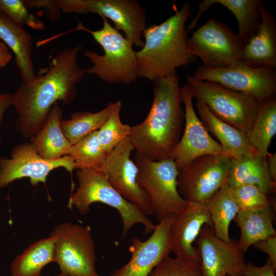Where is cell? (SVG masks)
Masks as SVG:
<instances>
[{
  "label": "cell",
  "instance_id": "6da1fadb",
  "mask_svg": "<svg viewBox=\"0 0 276 276\" xmlns=\"http://www.w3.org/2000/svg\"><path fill=\"white\" fill-rule=\"evenodd\" d=\"M81 49L77 44L59 51L43 75L22 81L13 95L17 114L15 128L25 139L38 132L58 101L68 105L77 96V86L86 74L78 62Z\"/></svg>",
  "mask_w": 276,
  "mask_h": 276
},
{
  "label": "cell",
  "instance_id": "7a4b0ae2",
  "mask_svg": "<svg viewBox=\"0 0 276 276\" xmlns=\"http://www.w3.org/2000/svg\"><path fill=\"white\" fill-rule=\"evenodd\" d=\"M153 83L149 113L143 122L131 127L129 138L135 152L161 160L170 158L180 139L185 111L176 70Z\"/></svg>",
  "mask_w": 276,
  "mask_h": 276
},
{
  "label": "cell",
  "instance_id": "3957f363",
  "mask_svg": "<svg viewBox=\"0 0 276 276\" xmlns=\"http://www.w3.org/2000/svg\"><path fill=\"white\" fill-rule=\"evenodd\" d=\"M191 14L186 3L162 24L147 26L144 45L136 52L139 78L153 82L196 61L189 50L185 25Z\"/></svg>",
  "mask_w": 276,
  "mask_h": 276
},
{
  "label": "cell",
  "instance_id": "277c9868",
  "mask_svg": "<svg viewBox=\"0 0 276 276\" xmlns=\"http://www.w3.org/2000/svg\"><path fill=\"white\" fill-rule=\"evenodd\" d=\"M102 18L103 24L100 30H90L81 22L74 29L90 33L104 52L103 55L91 50L84 52V56L93 64V66L85 69V72L97 76L106 83L130 84L139 78L137 52L129 40L107 19Z\"/></svg>",
  "mask_w": 276,
  "mask_h": 276
},
{
  "label": "cell",
  "instance_id": "5b68a950",
  "mask_svg": "<svg viewBox=\"0 0 276 276\" xmlns=\"http://www.w3.org/2000/svg\"><path fill=\"white\" fill-rule=\"evenodd\" d=\"M76 176L78 187L71 195L68 208L75 206L79 213L85 215L89 212L91 204L101 202L119 212L123 224L122 237L138 223L144 226V234L153 232L155 225L137 206L127 201L115 190L101 171L79 169Z\"/></svg>",
  "mask_w": 276,
  "mask_h": 276
},
{
  "label": "cell",
  "instance_id": "8992f818",
  "mask_svg": "<svg viewBox=\"0 0 276 276\" xmlns=\"http://www.w3.org/2000/svg\"><path fill=\"white\" fill-rule=\"evenodd\" d=\"M134 162L139 169L137 182L148 195L159 222L188 205L178 190V169L173 159L153 160L135 152Z\"/></svg>",
  "mask_w": 276,
  "mask_h": 276
},
{
  "label": "cell",
  "instance_id": "52a82bcc",
  "mask_svg": "<svg viewBox=\"0 0 276 276\" xmlns=\"http://www.w3.org/2000/svg\"><path fill=\"white\" fill-rule=\"evenodd\" d=\"M193 98L221 121L247 134L257 116L260 103L246 94L219 83L201 81L188 76L187 83Z\"/></svg>",
  "mask_w": 276,
  "mask_h": 276
},
{
  "label": "cell",
  "instance_id": "ba28073f",
  "mask_svg": "<svg viewBox=\"0 0 276 276\" xmlns=\"http://www.w3.org/2000/svg\"><path fill=\"white\" fill-rule=\"evenodd\" d=\"M188 45L190 53L200 58L205 67H226L243 62L244 44L239 36L214 18L192 33Z\"/></svg>",
  "mask_w": 276,
  "mask_h": 276
},
{
  "label": "cell",
  "instance_id": "9c48e42d",
  "mask_svg": "<svg viewBox=\"0 0 276 276\" xmlns=\"http://www.w3.org/2000/svg\"><path fill=\"white\" fill-rule=\"evenodd\" d=\"M50 236L54 239V262L61 273L70 276H100L95 268L97 255L89 226L63 222L56 225Z\"/></svg>",
  "mask_w": 276,
  "mask_h": 276
},
{
  "label": "cell",
  "instance_id": "30bf717a",
  "mask_svg": "<svg viewBox=\"0 0 276 276\" xmlns=\"http://www.w3.org/2000/svg\"><path fill=\"white\" fill-rule=\"evenodd\" d=\"M57 5L64 13H96L108 18L133 45L141 48L144 45L147 13L136 0H58Z\"/></svg>",
  "mask_w": 276,
  "mask_h": 276
},
{
  "label": "cell",
  "instance_id": "8fae6325",
  "mask_svg": "<svg viewBox=\"0 0 276 276\" xmlns=\"http://www.w3.org/2000/svg\"><path fill=\"white\" fill-rule=\"evenodd\" d=\"M232 158L223 155L199 156L178 170L179 194L189 203H205L227 183Z\"/></svg>",
  "mask_w": 276,
  "mask_h": 276
},
{
  "label": "cell",
  "instance_id": "7c38bea8",
  "mask_svg": "<svg viewBox=\"0 0 276 276\" xmlns=\"http://www.w3.org/2000/svg\"><path fill=\"white\" fill-rule=\"evenodd\" d=\"M192 76L198 80L217 82L248 95L260 104L276 97L275 68L252 67L243 62L221 68L201 65Z\"/></svg>",
  "mask_w": 276,
  "mask_h": 276
},
{
  "label": "cell",
  "instance_id": "4fadbf2b",
  "mask_svg": "<svg viewBox=\"0 0 276 276\" xmlns=\"http://www.w3.org/2000/svg\"><path fill=\"white\" fill-rule=\"evenodd\" d=\"M64 168L72 173L75 166L73 158L66 155L55 159H45L31 142L19 143L13 147L10 157L0 156V189L13 181L28 177L32 186L45 183L50 172Z\"/></svg>",
  "mask_w": 276,
  "mask_h": 276
},
{
  "label": "cell",
  "instance_id": "5bb4252c",
  "mask_svg": "<svg viewBox=\"0 0 276 276\" xmlns=\"http://www.w3.org/2000/svg\"><path fill=\"white\" fill-rule=\"evenodd\" d=\"M133 146L128 137L110 153L100 169L112 187L147 216L153 214L150 199L137 182L139 169L130 158Z\"/></svg>",
  "mask_w": 276,
  "mask_h": 276
},
{
  "label": "cell",
  "instance_id": "9a60e30c",
  "mask_svg": "<svg viewBox=\"0 0 276 276\" xmlns=\"http://www.w3.org/2000/svg\"><path fill=\"white\" fill-rule=\"evenodd\" d=\"M181 96L185 106V129L170 157L173 159L178 170L203 155H223L232 158L222 146L212 138L197 116L192 103L193 97L186 83L181 87Z\"/></svg>",
  "mask_w": 276,
  "mask_h": 276
},
{
  "label": "cell",
  "instance_id": "2e32d148",
  "mask_svg": "<svg viewBox=\"0 0 276 276\" xmlns=\"http://www.w3.org/2000/svg\"><path fill=\"white\" fill-rule=\"evenodd\" d=\"M200 255L203 276H243L245 252L238 241H224L205 224L195 241Z\"/></svg>",
  "mask_w": 276,
  "mask_h": 276
},
{
  "label": "cell",
  "instance_id": "e0dca14e",
  "mask_svg": "<svg viewBox=\"0 0 276 276\" xmlns=\"http://www.w3.org/2000/svg\"><path fill=\"white\" fill-rule=\"evenodd\" d=\"M174 216L155 225L147 240L142 241L137 237L133 238L129 247L131 254L130 260L115 269L110 276H148L160 261L171 252L169 233Z\"/></svg>",
  "mask_w": 276,
  "mask_h": 276
},
{
  "label": "cell",
  "instance_id": "ac0fdd59",
  "mask_svg": "<svg viewBox=\"0 0 276 276\" xmlns=\"http://www.w3.org/2000/svg\"><path fill=\"white\" fill-rule=\"evenodd\" d=\"M212 225L205 203H188L174 216L169 233L171 252L193 260H200L199 252L194 245L202 227Z\"/></svg>",
  "mask_w": 276,
  "mask_h": 276
},
{
  "label": "cell",
  "instance_id": "d6986e66",
  "mask_svg": "<svg viewBox=\"0 0 276 276\" xmlns=\"http://www.w3.org/2000/svg\"><path fill=\"white\" fill-rule=\"evenodd\" d=\"M242 61L252 67H276V20L264 5L259 28L244 45Z\"/></svg>",
  "mask_w": 276,
  "mask_h": 276
},
{
  "label": "cell",
  "instance_id": "ffe728a7",
  "mask_svg": "<svg viewBox=\"0 0 276 276\" xmlns=\"http://www.w3.org/2000/svg\"><path fill=\"white\" fill-rule=\"evenodd\" d=\"M215 4H219L230 11L238 24V33L244 45L257 32L260 25L261 0H204L199 3L198 11L192 19L187 30L194 29L203 12Z\"/></svg>",
  "mask_w": 276,
  "mask_h": 276
},
{
  "label": "cell",
  "instance_id": "44dd1931",
  "mask_svg": "<svg viewBox=\"0 0 276 276\" xmlns=\"http://www.w3.org/2000/svg\"><path fill=\"white\" fill-rule=\"evenodd\" d=\"M195 106L207 131L218 139L233 158L257 154L245 132L216 117L203 103L197 101Z\"/></svg>",
  "mask_w": 276,
  "mask_h": 276
},
{
  "label": "cell",
  "instance_id": "7402d4cb",
  "mask_svg": "<svg viewBox=\"0 0 276 276\" xmlns=\"http://www.w3.org/2000/svg\"><path fill=\"white\" fill-rule=\"evenodd\" d=\"M0 39L15 55L22 81L32 80L37 76L32 59L33 39L24 27L0 11Z\"/></svg>",
  "mask_w": 276,
  "mask_h": 276
},
{
  "label": "cell",
  "instance_id": "603a6c76",
  "mask_svg": "<svg viewBox=\"0 0 276 276\" xmlns=\"http://www.w3.org/2000/svg\"><path fill=\"white\" fill-rule=\"evenodd\" d=\"M226 184L229 187L254 185L267 195L275 192L276 188L269 173L267 157L258 154L232 158Z\"/></svg>",
  "mask_w": 276,
  "mask_h": 276
},
{
  "label": "cell",
  "instance_id": "cb8c5ba5",
  "mask_svg": "<svg viewBox=\"0 0 276 276\" xmlns=\"http://www.w3.org/2000/svg\"><path fill=\"white\" fill-rule=\"evenodd\" d=\"M62 112V108L59 105H53L43 127L29 139L38 154L45 159H55L69 155L72 145L61 129Z\"/></svg>",
  "mask_w": 276,
  "mask_h": 276
},
{
  "label": "cell",
  "instance_id": "d4e9b609",
  "mask_svg": "<svg viewBox=\"0 0 276 276\" xmlns=\"http://www.w3.org/2000/svg\"><path fill=\"white\" fill-rule=\"evenodd\" d=\"M275 212L272 205L252 210H240L234 221L240 230L238 241L245 253L257 242L276 235L273 225Z\"/></svg>",
  "mask_w": 276,
  "mask_h": 276
},
{
  "label": "cell",
  "instance_id": "484cf974",
  "mask_svg": "<svg viewBox=\"0 0 276 276\" xmlns=\"http://www.w3.org/2000/svg\"><path fill=\"white\" fill-rule=\"evenodd\" d=\"M54 259V239L49 236L32 243L15 257L10 265L11 275L40 276L42 268Z\"/></svg>",
  "mask_w": 276,
  "mask_h": 276
},
{
  "label": "cell",
  "instance_id": "4316f807",
  "mask_svg": "<svg viewBox=\"0 0 276 276\" xmlns=\"http://www.w3.org/2000/svg\"><path fill=\"white\" fill-rule=\"evenodd\" d=\"M122 106L120 101L108 103L102 110L93 112L90 111H77L68 120H61L60 127L63 134L73 145L93 132L98 130L113 112Z\"/></svg>",
  "mask_w": 276,
  "mask_h": 276
},
{
  "label": "cell",
  "instance_id": "83f0119b",
  "mask_svg": "<svg viewBox=\"0 0 276 276\" xmlns=\"http://www.w3.org/2000/svg\"><path fill=\"white\" fill-rule=\"evenodd\" d=\"M209 211L215 235L229 241V228L240 209L232 195L227 184L218 190L205 203Z\"/></svg>",
  "mask_w": 276,
  "mask_h": 276
},
{
  "label": "cell",
  "instance_id": "f1b7e54d",
  "mask_svg": "<svg viewBox=\"0 0 276 276\" xmlns=\"http://www.w3.org/2000/svg\"><path fill=\"white\" fill-rule=\"evenodd\" d=\"M276 134V97L260 104L255 120L247 134L257 154L267 157L268 148Z\"/></svg>",
  "mask_w": 276,
  "mask_h": 276
},
{
  "label": "cell",
  "instance_id": "f546056e",
  "mask_svg": "<svg viewBox=\"0 0 276 276\" xmlns=\"http://www.w3.org/2000/svg\"><path fill=\"white\" fill-rule=\"evenodd\" d=\"M97 132H92L72 146L68 155L74 160L75 169L100 170L102 167L107 155L101 148Z\"/></svg>",
  "mask_w": 276,
  "mask_h": 276
},
{
  "label": "cell",
  "instance_id": "4dcf8cb0",
  "mask_svg": "<svg viewBox=\"0 0 276 276\" xmlns=\"http://www.w3.org/2000/svg\"><path fill=\"white\" fill-rule=\"evenodd\" d=\"M121 107L117 108L98 130L99 142L107 155L131 133L132 126L123 124L121 120Z\"/></svg>",
  "mask_w": 276,
  "mask_h": 276
},
{
  "label": "cell",
  "instance_id": "1f68e13d",
  "mask_svg": "<svg viewBox=\"0 0 276 276\" xmlns=\"http://www.w3.org/2000/svg\"><path fill=\"white\" fill-rule=\"evenodd\" d=\"M148 276H203L200 260L176 256L165 257Z\"/></svg>",
  "mask_w": 276,
  "mask_h": 276
},
{
  "label": "cell",
  "instance_id": "d6a6232c",
  "mask_svg": "<svg viewBox=\"0 0 276 276\" xmlns=\"http://www.w3.org/2000/svg\"><path fill=\"white\" fill-rule=\"evenodd\" d=\"M229 188L240 210H257L272 205L267 195L255 186L240 185Z\"/></svg>",
  "mask_w": 276,
  "mask_h": 276
},
{
  "label": "cell",
  "instance_id": "836d02e7",
  "mask_svg": "<svg viewBox=\"0 0 276 276\" xmlns=\"http://www.w3.org/2000/svg\"><path fill=\"white\" fill-rule=\"evenodd\" d=\"M0 11L15 23L41 31L45 25L42 21L31 14L23 0H0Z\"/></svg>",
  "mask_w": 276,
  "mask_h": 276
},
{
  "label": "cell",
  "instance_id": "e575fe53",
  "mask_svg": "<svg viewBox=\"0 0 276 276\" xmlns=\"http://www.w3.org/2000/svg\"><path fill=\"white\" fill-rule=\"evenodd\" d=\"M276 265L268 258L266 263L261 266H255L251 262L245 263L243 276H275Z\"/></svg>",
  "mask_w": 276,
  "mask_h": 276
},
{
  "label": "cell",
  "instance_id": "d590c367",
  "mask_svg": "<svg viewBox=\"0 0 276 276\" xmlns=\"http://www.w3.org/2000/svg\"><path fill=\"white\" fill-rule=\"evenodd\" d=\"M255 248L266 254L276 265V235L260 240L253 245Z\"/></svg>",
  "mask_w": 276,
  "mask_h": 276
},
{
  "label": "cell",
  "instance_id": "8d00e7d4",
  "mask_svg": "<svg viewBox=\"0 0 276 276\" xmlns=\"http://www.w3.org/2000/svg\"><path fill=\"white\" fill-rule=\"evenodd\" d=\"M13 95L6 93H0V128L5 113L10 106H13ZM1 143L2 137L0 134V145Z\"/></svg>",
  "mask_w": 276,
  "mask_h": 276
},
{
  "label": "cell",
  "instance_id": "74e56055",
  "mask_svg": "<svg viewBox=\"0 0 276 276\" xmlns=\"http://www.w3.org/2000/svg\"><path fill=\"white\" fill-rule=\"evenodd\" d=\"M12 59V56L8 48L3 42L0 41V70L8 64Z\"/></svg>",
  "mask_w": 276,
  "mask_h": 276
},
{
  "label": "cell",
  "instance_id": "f35d334b",
  "mask_svg": "<svg viewBox=\"0 0 276 276\" xmlns=\"http://www.w3.org/2000/svg\"><path fill=\"white\" fill-rule=\"evenodd\" d=\"M267 162L271 178L276 183V153H270L267 156Z\"/></svg>",
  "mask_w": 276,
  "mask_h": 276
},
{
  "label": "cell",
  "instance_id": "ab89813d",
  "mask_svg": "<svg viewBox=\"0 0 276 276\" xmlns=\"http://www.w3.org/2000/svg\"><path fill=\"white\" fill-rule=\"evenodd\" d=\"M54 276H70V275H68L67 274H64V273H58V274H57Z\"/></svg>",
  "mask_w": 276,
  "mask_h": 276
},
{
  "label": "cell",
  "instance_id": "60d3db41",
  "mask_svg": "<svg viewBox=\"0 0 276 276\" xmlns=\"http://www.w3.org/2000/svg\"><path fill=\"white\" fill-rule=\"evenodd\" d=\"M226 276H230V275H226Z\"/></svg>",
  "mask_w": 276,
  "mask_h": 276
}]
</instances>
